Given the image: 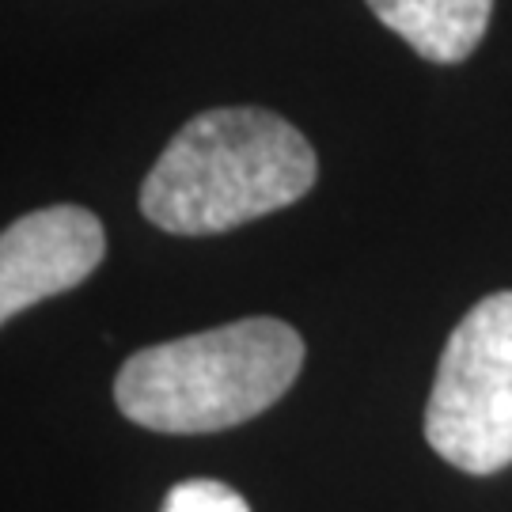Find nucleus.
<instances>
[{
    "mask_svg": "<svg viewBox=\"0 0 512 512\" xmlns=\"http://www.w3.org/2000/svg\"><path fill=\"white\" fill-rule=\"evenodd\" d=\"M160 512H251L247 501L217 478H186L171 486Z\"/></svg>",
    "mask_w": 512,
    "mask_h": 512,
    "instance_id": "nucleus-6",
    "label": "nucleus"
},
{
    "mask_svg": "<svg viewBox=\"0 0 512 512\" xmlns=\"http://www.w3.org/2000/svg\"><path fill=\"white\" fill-rule=\"evenodd\" d=\"M103 255V224L80 205H50L12 220L0 232V327L19 311L76 289Z\"/></svg>",
    "mask_w": 512,
    "mask_h": 512,
    "instance_id": "nucleus-4",
    "label": "nucleus"
},
{
    "mask_svg": "<svg viewBox=\"0 0 512 512\" xmlns=\"http://www.w3.org/2000/svg\"><path fill=\"white\" fill-rule=\"evenodd\" d=\"M300 368L304 338L281 319L251 315L133 353L118 368L114 403L152 433H220L270 410Z\"/></svg>",
    "mask_w": 512,
    "mask_h": 512,
    "instance_id": "nucleus-2",
    "label": "nucleus"
},
{
    "mask_svg": "<svg viewBox=\"0 0 512 512\" xmlns=\"http://www.w3.org/2000/svg\"><path fill=\"white\" fill-rule=\"evenodd\" d=\"M315 179V148L293 122L262 107H217L160 152L141 213L171 236H217L300 202Z\"/></svg>",
    "mask_w": 512,
    "mask_h": 512,
    "instance_id": "nucleus-1",
    "label": "nucleus"
},
{
    "mask_svg": "<svg viewBox=\"0 0 512 512\" xmlns=\"http://www.w3.org/2000/svg\"><path fill=\"white\" fill-rule=\"evenodd\" d=\"M425 440L467 475L512 463V289L478 300L452 330L425 403Z\"/></svg>",
    "mask_w": 512,
    "mask_h": 512,
    "instance_id": "nucleus-3",
    "label": "nucleus"
},
{
    "mask_svg": "<svg viewBox=\"0 0 512 512\" xmlns=\"http://www.w3.org/2000/svg\"><path fill=\"white\" fill-rule=\"evenodd\" d=\"M372 16L433 65H459L478 50L494 0H368Z\"/></svg>",
    "mask_w": 512,
    "mask_h": 512,
    "instance_id": "nucleus-5",
    "label": "nucleus"
}]
</instances>
